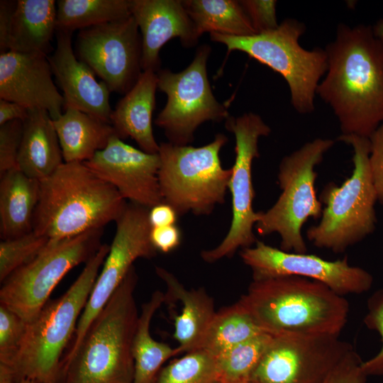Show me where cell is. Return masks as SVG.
Listing matches in <instances>:
<instances>
[{
  "instance_id": "6da1fadb",
  "label": "cell",
  "mask_w": 383,
  "mask_h": 383,
  "mask_svg": "<svg viewBox=\"0 0 383 383\" xmlns=\"http://www.w3.org/2000/svg\"><path fill=\"white\" fill-rule=\"evenodd\" d=\"M328 68L316 94L342 135L370 138L383 123V43L368 25L340 23L325 48Z\"/></svg>"
},
{
  "instance_id": "7a4b0ae2",
  "label": "cell",
  "mask_w": 383,
  "mask_h": 383,
  "mask_svg": "<svg viewBox=\"0 0 383 383\" xmlns=\"http://www.w3.org/2000/svg\"><path fill=\"white\" fill-rule=\"evenodd\" d=\"M127 201L84 162H63L40 180L33 231L57 240L116 222Z\"/></svg>"
},
{
  "instance_id": "3957f363",
  "label": "cell",
  "mask_w": 383,
  "mask_h": 383,
  "mask_svg": "<svg viewBox=\"0 0 383 383\" xmlns=\"http://www.w3.org/2000/svg\"><path fill=\"white\" fill-rule=\"evenodd\" d=\"M239 300L271 335H340L350 311L345 296L323 283L297 276L252 280Z\"/></svg>"
},
{
  "instance_id": "277c9868",
  "label": "cell",
  "mask_w": 383,
  "mask_h": 383,
  "mask_svg": "<svg viewBox=\"0 0 383 383\" xmlns=\"http://www.w3.org/2000/svg\"><path fill=\"white\" fill-rule=\"evenodd\" d=\"M138 279L133 265L89 326L75 354L60 369L57 382L133 383Z\"/></svg>"
},
{
  "instance_id": "5b68a950",
  "label": "cell",
  "mask_w": 383,
  "mask_h": 383,
  "mask_svg": "<svg viewBox=\"0 0 383 383\" xmlns=\"http://www.w3.org/2000/svg\"><path fill=\"white\" fill-rule=\"evenodd\" d=\"M110 246L102 244L85 263L74 282L60 298L49 300L27 323L13 374L38 383H57L64 350L74 336L80 317Z\"/></svg>"
},
{
  "instance_id": "8992f818",
  "label": "cell",
  "mask_w": 383,
  "mask_h": 383,
  "mask_svg": "<svg viewBox=\"0 0 383 383\" xmlns=\"http://www.w3.org/2000/svg\"><path fill=\"white\" fill-rule=\"evenodd\" d=\"M338 140L353 149V173L340 186L331 182L322 189L319 200L326 206L306 238L318 248L342 253L374 231L378 198L369 164L370 139L341 134Z\"/></svg>"
},
{
  "instance_id": "52a82bcc",
  "label": "cell",
  "mask_w": 383,
  "mask_h": 383,
  "mask_svg": "<svg viewBox=\"0 0 383 383\" xmlns=\"http://www.w3.org/2000/svg\"><path fill=\"white\" fill-rule=\"evenodd\" d=\"M223 133L200 147L160 143L158 181L163 202L182 216H208L226 201L232 169L223 167Z\"/></svg>"
},
{
  "instance_id": "ba28073f",
  "label": "cell",
  "mask_w": 383,
  "mask_h": 383,
  "mask_svg": "<svg viewBox=\"0 0 383 383\" xmlns=\"http://www.w3.org/2000/svg\"><path fill=\"white\" fill-rule=\"evenodd\" d=\"M306 26L294 18L284 20L274 30L250 36L210 33L211 40L238 50L279 73L287 82L291 103L299 113L314 111L316 89L328 68L325 49L308 50L299 44Z\"/></svg>"
},
{
  "instance_id": "9c48e42d",
  "label": "cell",
  "mask_w": 383,
  "mask_h": 383,
  "mask_svg": "<svg viewBox=\"0 0 383 383\" xmlns=\"http://www.w3.org/2000/svg\"><path fill=\"white\" fill-rule=\"evenodd\" d=\"M334 144L333 139L316 138L284 156L279 163L277 180L282 192L269 209L258 211L255 228L261 235L277 233L284 251L307 252L302 226L310 218H321L323 212L315 189L318 174L314 169Z\"/></svg>"
},
{
  "instance_id": "30bf717a",
  "label": "cell",
  "mask_w": 383,
  "mask_h": 383,
  "mask_svg": "<svg viewBox=\"0 0 383 383\" xmlns=\"http://www.w3.org/2000/svg\"><path fill=\"white\" fill-rule=\"evenodd\" d=\"M104 228L57 240H49L30 262L2 283L0 302L26 322L32 321L67 273L87 262L101 246Z\"/></svg>"
},
{
  "instance_id": "8fae6325",
  "label": "cell",
  "mask_w": 383,
  "mask_h": 383,
  "mask_svg": "<svg viewBox=\"0 0 383 383\" xmlns=\"http://www.w3.org/2000/svg\"><path fill=\"white\" fill-rule=\"evenodd\" d=\"M210 52L211 47L203 45L182 72L163 69L157 72V87L167 95V103L155 123L172 144L189 145L201 123L221 122L230 116L226 106L215 98L208 79L206 63Z\"/></svg>"
},
{
  "instance_id": "7c38bea8",
  "label": "cell",
  "mask_w": 383,
  "mask_h": 383,
  "mask_svg": "<svg viewBox=\"0 0 383 383\" xmlns=\"http://www.w3.org/2000/svg\"><path fill=\"white\" fill-rule=\"evenodd\" d=\"M226 129L235 136V162L228 189L232 198V221L223 240L215 248L201 252L204 261L216 262L232 257L239 248L253 246L257 241L253 228L259 213L253 209L255 192L252 179L253 160L260 157L259 138L271 133L270 127L259 115L249 112L240 116H229Z\"/></svg>"
},
{
  "instance_id": "4fadbf2b",
  "label": "cell",
  "mask_w": 383,
  "mask_h": 383,
  "mask_svg": "<svg viewBox=\"0 0 383 383\" xmlns=\"http://www.w3.org/2000/svg\"><path fill=\"white\" fill-rule=\"evenodd\" d=\"M150 209L128 202L116 221L114 238L85 307L79 318L72 343L61 360L72 359L89 326L138 258L151 259L157 251L150 240Z\"/></svg>"
},
{
  "instance_id": "5bb4252c",
  "label": "cell",
  "mask_w": 383,
  "mask_h": 383,
  "mask_svg": "<svg viewBox=\"0 0 383 383\" xmlns=\"http://www.w3.org/2000/svg\"><path fill=\"white\" fill-rule=\"evenodd\" d=\"M353 346L340 335H272L251 383H321Z\"/></svg>"
},
{
  "instance_id": "9a60e30c",
  "label": "cell",
  "mask_w": 383,
  "mask_h": 383,
  "mask_svg": "<svg viewBox=\"0 0 383 383\" xmlns=\"http://www.w3.org/2000/svg\"><path fill=\"white\" fill-rule=\"evenodd\" d=\"M76 48L111 91L126 94L137 82L142 69V38L134 17L80 30Z\"/></svg>"
},
{
  "instance_id": "2e32d148",
  "label": "cell",
  "mask_w": 383,
  "mask_h": 383,
  "mask_svg": "<svg viewBox=\"0 0 383 383\" xmlns=\"http://www.w3.org/2000/svg\"><path fill=\"white\" fill-rule=\"evenodd\" d=\"M240 256L255 281L297 276L323 283L343 296L366 292L373 283L372 275L350 265L347 257L331 261L312 254L286 252L259 240L241 249Z\"/></svg>"
},
{
  "instance_id": "e0dca14e",
  "label": "cell",
  "mask_w": 383,
  "mask_h": 383,
  "mask_svg": "<svg viewBox=\"0 0 383 383\" xmlns=\"http://www.w3.org/2000/svg\"><path fill=\"white\" fill-rule=\"evenodd\" d=\"M84 163L131 203L150 209L163 202L158 153L137 149L114 135L104 149Z\"/></svg>"
},
{
  "instance_id": "ac0fdd59",
  "label": "cell",
  "mask_w": 383,
  "mask_h": 383,
  "mask_svg": "<svg viewBox=\"0 0 383 383\" xmlns=\"http://www.w3.org/2000/svg\"><path fill=\"white\" fill-rule=\"evenodd\" d=\"M52 74L45 54L11 50L1 53L0 99L46 110L54 120L62 113L65 100Z\"/></svg>"
},
{
  "instance_id": "d6986e66",
  "label": "cell",
  "mask_w": 383,
  "mask_h": 383,
  "mask_svg": "<svg viewBox=\"0 0 383 383\" xmlns=\"http://www.w3.org/2000/svg\"><path fill=\"white\" fill-rule=\"evenodd\" d=\"M131 9L141 33L142 69L157 72L160 50L178 38L184 47L199 40L194 23L180 0H131Z\"/></svg>"
},
{
  "instance_id": "ffe728a7",
  "label": "cell",
  "mask_w": 383,
  "mask_h": 383,
  "mask_svg": "<svg viewBox=\"0 0 383 383\" xmlns=\"http://www.w3.org/2000/svg\"><path fill=\"white\" fill-rule=\"evenodd\" d=\"M56 31V48L48 58L62 91L65 108H75L110 123L111 91L104 82L96 79L95 73L86 63L77 57L72 45V33Z\"/></svg>"
},
{
  "instance_id": "44dd1931",
  "label": "cell",
  "mask_w": 383,
  "mask_h": 383,
  "mask_svg": "<svg viewBox=\"0 0 383 383\" xmlns=\"http://www.w3.org/2000/svg\"><path fill=\"white\" fill-rule=\"evenodd\" d=\"M157 275L165 282V304L179 301V314L172 315L174 338L178 343L177 355L199 350L216 313L213 299L204 288L187 289L166 269L156 266Z\"/></svg>"
},
{
  "instance_id": "7402d4cb",
  "label": "cell",
  "mask_w": 383,
  "mask_h": 383,
  "mask_svg": "<svg viewBox=\"0 0 383 383\" xmlns=\"http://www.w3.org/2000/svg\"><path fill=\"white\" fill-rule=\"evenodd\" d=\"M157 72L143 71L135 85L112 110L110 123L122 140L131 138L143 151L158 153L160 144L152 130V113L157 89Z\"/></svg>"
},
{
  "instance_id": "603a6c76",
  "label": "cell",
  "mask_w": 383,
  "mask_h": 383,
  "mask_svg": "<svg viewBox=\"0 0 383 383\" xmlns=\"http://www.w3.org/2000/svg\"><path fill=\"white\" fill-rule=\"evenodd\" d=\"M64 162L53 121L44 109H29L23 121V131L18 157V169L27 176L41 180Z\"/></svg>"
},
{
  "instance_id": "cb8c5ba5",
  "label": "cell",
  "mask_w": 383,
  "mask_h": 383,
  "mask_svg": "<svg viewBox=\"0 0 383 383\" xmlns=\"http://www.w3.org/2000/svg\"><path fill=\"white\" fill-rule=\"evenodd\" d=\"M52 120L64 162H85L116 135L111 123L73 107Z\"/></svg>"
},
{
  "instance_id": "d4e9b609",
  "label": "cell",
  "mask_w": 383,
  "mask_h": 383,
  "mask_svg": "<svg viewBox=\"0 0 383 383\" xmlns=\"http://www.w3.org/2000/svg\"><path fill=\"white\" fill-rule=\"evenodd\" d=\"M40 196V180L18 169L0 176V235L2 240L33 231V219Z\"/></svg>"
},
{
  "instance_id": "484cf974",
  "label": "cell",
  "mask_w": 383,
  "mask_h": 383,
  "mask_svg": "<svg viewBox=\"0 0 383 383\" xmlns=\"http://www.w3.org/2000/svg\"><path fill=\"white\" fill-rule=\"evenodd\" d=\"M54 0H18L13 14L8 50L47 54L56 28Z\"/></svg>"
},
{
  "instance_id": "4316f807",
  "label": "cell",
  "mask_w": 383,
  "mask_h": 383,
  "mask_svg": "<svg viewBox=\"0 0 383 383\" xmlns=\"http://www.w3.org/2000/svg\"><path fill=\"white\" fill-rule=\"evenodd\" d=\"M164 302L165 293L156 290L142 305L132 344L135 366L133 383H155L162 364L177 355L176 348L157 341L150 332L152 316Z\"/></svg>"
},
{
  "instance_id": "83f0119b",
  "label": "cell",
  "mask_w": 383,
  "mask_h": 383,
  "mask_svg": "<svg viewBox=\"0 0 383 383\" xmlns=\"http://www.w3.org/2000/svg\"><path fill=\"white\" fill-rule=\"evenodd\" d=\"M182 1L199 38L206 32L238 37L257 34L240 1Z\"/></svg>"
},
{
  "instance_id": "f1b7e54d",
  "label": "cell",
  "mask_w": 383,
  "mask_h": 383,
  "mask_svg": "<svg viewBox=\"0 0 383 383\" xmlns=\"http://www.w3.org/2000/svg\"><path fill=\"white\" fill-rule=\"evenodd\" d=\"M262 332L265 331L238 300L216 312L206 333L201 349L216 357Z\"/></svg>"
},
{
  "instance_id": "f546056e",
  "label": "cell",
  "mask_w": 383,
  "mask_h": 383,
  "mask_svg": "<svg viewBox=\"0 0 383 383\" xmlns=\"http://www.w3.org/2000/svg\"><path fill=\"white\" fill-rule=\"evenodd\" d=\"M131 15V0H60L56 28L72 33Z\"/></svg>"
},
{
  "instance_id": "4dcf8cb0",
  "label": "cell",
  "mask_w": 383,
  "mask_h": 383,
  "mask_svg": "<svg viewBox=\"0 0 383 383\" xmlns=\"http://www.w3.org/2000/svg\"><path fill=\"white\" fill-rule=\"evenodd\" d=\"M272 338L262 332L216 356L219 382L249 381Z\"/></svg>"
},
{
  "instance_id": "1f68e13d",
  "label": "cell",
  "mask_w": 383,
  "mask_h": 383,
  "mask_svg": "<svg viewBox=\"0 0 383 383\" xmlns=\"http://www.w3.org/2000/svg\"><path fill=\"white\" fill-rule=\"evenodd\" d=\"M214 355L199 349L187 353L161 370L155 383H218Z\"/></svg>"
},
{
  "instance_id": "d6a6232c",
  "label": "cell",
  "mask_w": 383,
  "mask_h": 383,
  "mask_svg": "<svg viewBox=\"0 0 383 383\" xmlns=\"http://www.w3.org/2000/svg\"><path fill=\"white\" fill-rule=\"evenodd\" d=\"M49 240L33 231L18 238L0 243V282L2 283L14 271L33 260Z\"/></svg>"
},
{
  "instance_id": "836d02e7",
  "label": "cell",
  "mask_w": 383,
  "mask_h": 383,
  "mask_svg": "<svg viewBox=\"0 0 383 383\" xmlns=\"http://www.w3.org/2000/svg\"><path fill=\"white\" fill-rule=\"evenodd\" d=\"M27 323L9 308L0 305V374L11 377L15 383L13 370Z\"/></svg>"
},
{
  "instance_id": "e575fe53",
  "label": "cell",
  "mask_w": 383,
  "mask_h": 383,
  "mask_svg": "<svg viewBox=\"0 0 383 383\" xmlns=\"http://www.w3.org/2000/svg\"><path fill=\"white\" fill-rule=\"evenodd\" d=\"M364 323L377 331L382 339V346L379 353L367 361L362 367L366 375L383 377V289L376 291L367 300V313Z\"/></svg>"
},
{
  "instance_id": "d590c367",
  "label": "cell",
  "mask_w": 383,
  "mask_h": 383,
  "mask_svg": "<svg viewBox=\"0 0 383 383\" xmlns=\"http://www.w3.org/2000/svg\"><path fill=\"white\" fill-rule=\"evenodd\" d=\"M23 121L14 120L0 126V176L18 169Z\"/></svg>"
},
{
  "instance_id": "8d00e7d4",
  "label": "cell",
  "mask_w": 383,
  "mask_h": 383,
  "mask_svg": "<svg viewBox=\"0 0 383 383\" xmlns=\"http://www.w3.org/2000/svg\"><path fill=\"white\" fill-rule=\"evenodd\" d=\"M240 3L248 15L256 33L269 32L277 29V1L242 0Z\"/></svg>"
},
{
  "instance_id": "74e56055",
  "label": "cell",
  "mask_w": 383,
  "mask_h": 383,
  "mask_svg": "<svg viewBox=\"0 0 383 383\" xmlns=\"http://www.w3.org/2000/svg\"><path fill=\"white\" fill-rule=\"evenodd\" d=\"M362 363L360 355L352 349L321 383H366L367 376Z\"/></svg>"
},
{
  "instance_id": "f35d334b",
  "label": "cell",
  "mask_w": 383,
  "mask_h": 383,
  "mask_svg": "<svg viewBox=\"0 0 383 383\" xmlns=\"http://www.w3.org/2000/svg\"><path fill=\"white\" fill-rule=\"evenodd\" d=\"M369 164L379 203L383 206V123L369 138Z\"/></svg>"
},
{
  "instance_id": "ab89813d",
  "label": "cell",
  "mask_w": 383,
  "mask_h": 383,
  "mask_svg": "<svg viewBox=\"0 0 383 383\" xmlns=\"http://www.w3.org/2000/svg\"><path fill=\"white\" fill-rule=\"evenodd\" d=\"M181 239V231L176 225L152 227L150 240L157 252H172L179 245Z\"/></svg>"
},
{
  "instance_id": "60d3db41",
  "label": "cell",
  "mask_w": 383,
  "mask_h": 383,
  "mask_svg": "<svg viewBox=\"0 0 383 383\" xmlns=\"http://www.w3.org/2000/svg\"><path fill=\"white\" fill-rule=\"evenodd\" d=\"M16 1H0V50L8 51V40Z\"/></svg>"
},
{
  "instance_id": "b9f144b4",
  "label": "cell",
  "mask_w": 383,
  "mask_h": 383,
  "mask_svg": "<svg viewBox=\"0 0 383 383\" xmlns=\"http://www.w3.org/2000/svg\"><path fill=\"white\" fill-rule=\"evenodd\" d=\"M179 215L169 204L162 202L150 209L149 221L152 227L175 225Z\"/></svg>"
},
{
  "instance_id": "7bdbcfd3",
  "label": "cell",
  "mask_w": 383,
  "mask_h": 383,
  "mask_svg": "<svg viewBox=\"0 0 383 383\" xmlns=\"http://www.w3.org/2000/svg\"><path fill=\"white\" fill-rule=\"evenodd\" d=\"M29 109L20 104L0 99V126L14 120L24 121Z\"/></svg>"
},
{
  "instance_id": "ee69618b",
  "label": "cell",
  "mask_w": 383,
  "mask_h": 383,
  "mask_svg": "<svg viewBox=\"0 0 383 383\" xmlns=\"http://www.w3.org/2000/svg\"><path fill=\"white\" fill-rule=\"evenodd\" d=\"M372 28L377 37L383 43V19L379 20L377 23L374 26H372Z\"/></svg>"
},
{
  "instance_id": "f6af8a7d",
  "label": "cell",
  "mask_w": 383,
  "mask_h": 383,
  "mask_svg": "<svg viewBox=\"0 0 383 383\" xmlns=\"http://www.w3.org/2000/svg\"><path fill=\"white\" fill-rule=\"evenodd\" d=\"M18 383H38V382L31 379L24 378L20 380Z\"/></svg>"
},
{
  "instance_id": "bcb514c9",
  "label": "cell",
  "mask_w": 383,
  "mask_h": 383,
  "mask_svg": "<svg viewBox=\"0 0 383 383\" xmlns=\"http://www.w3.org/2000/svg\"><path fill=\"white\" fill-rule=\"evenodd\" d=\"M218 383H251L250 381H245V382H218Z\"/></svg>"
}]
</instances>
